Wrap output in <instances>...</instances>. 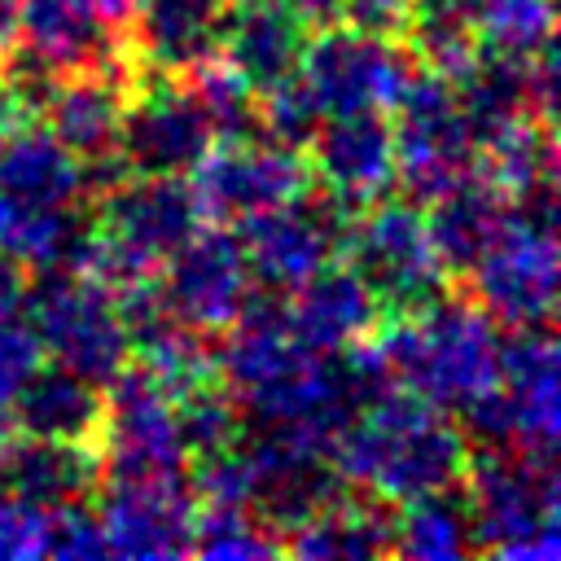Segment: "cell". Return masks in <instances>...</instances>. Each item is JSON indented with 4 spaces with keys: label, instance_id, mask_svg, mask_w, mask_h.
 <instances>
[{
    "label": "cell",
    "instance_id": "obj_1",
    "mask_svg": "<svg viewBox=\"0 0 561 561\" xmlns=\"http://www.w3.org/2000/svg\"><path fill=\"white\" fill-rule=\"evenodd\" d=\"M469 465V438L443 408L386 386L364 399L333 438V469L381 504H408L456 491Z\"/></svg>",
    "mask_w": 561,
    "mask_h": 561
},
{
    "label": "cell",
    "instance_id": "obj_2",
    "mask_svg": "<svg viewBox=\"0 0 561 561\" xmlns=\"http://www.w3.org/2000/svg\"><path fill=\"white\" fill-rule=\"evenodd\" d=\"M368 346L390 386L443 412H465L500 386V324L465 298L443 294L421 311L394 316L368 333Z\"/></svg>",
    "mask_w": 561,
    "mask_h": 561
},
{
    "label": "cell",
    "instance_id": "obj_3",
    "mask_svg": "<svg viewBox=\"0 0 561 561\" xmlns=\"http://www.w3.org/2000/svg\"><path fill=\"white\" fill-rule=\"evenodd\" d=\"M197 193L184 175H123L101 193L75 267L110 289L153 280V272L202 228Z\"/></svg>",
    "mask_w": 561,
    "mask_h": 561
},
{
    "label": "cell",
    "instance_id": "obj_4",
    "mask_svg": "<svg viewBox=\"0 0 561 561\" xmlns=\"http://www.w3.org/2000/svg\"><path fill=\"white\" fill-rule=\"evenodd\" d=\"M465 508L473 548L504 561H557V469L552 456L491 447L465 465Z\"/></svg>",
    "mask_w": 561,
    "mask_h": 561
},
{
    "label": "cell",
    "instance_id": "obj_5",
    "mask_svg": "<svg viewBox=\"0 0 561 561\" xmlns=\"http://www.w3.org/2000/svg\"><path fill=\"white\" fill-rule=\"evenodd\" d=\"M473 302L508 329H539L557 316V188H535L508 202L491 245L465 272Z\"/></svg>",
    "mask_w": 561,
    "mask_h": 561
},
{
    "label": "cell",
    "instance_id": "obj_6",
    "mask_svg": "<svg viewBox=\"0 0 561 561\" xmlns=\"http://www.w3.org/2000/svg\"><path fill=\"white\" fill-rule=\"evenodd\" d=\"M31 333L39 337V351L53 355L61 368L110 386L127 359L131 337L118 307V289L96 280L83 267H48L35 289H26Z\"/></svg>",
    "mask_w": 561,
    "mask_h": 561
},
{
    "label": "cell",
    "instance_id": "obj_7",
    "mask_svg": "<svg viewBox=\"0 0 561 561\" xmlns=\"http://www.w3.org/2000/svg\"><path fill=\"white\" fill-rule=\"evenodd\" d=\"M390 110L394 184H403L412 202H434L456 180L478 171V140L451 79L430 66H416Z\"/></svg>",
    "mask_w": 561,
    "mask_h": 561
},
{
    "label": "cell",
    "instance_id": "obj_8",
    "mask_svg": "<svg viewBox=\"0 0 561 561\" xmlns=\"http://www.w3.org/2000/svg\"><path fill=\"white\" fill-rule=\"evenodd\" d=\"M342 250L386 316H408L447 294V267L412 202H373L346 224Z\"/></svg>",
    "mask_w": 561,
    "mask_h": 561
},
{
    "label": "cell",
    "instance_id": "obj_9",
    "mask_svg": "<svg viewBox=\"0 0 561 561\" xmlns=\"http://www.w3.org/2000/svg\"><path fill=\"white\" fill-rule=\"evenodd\" d=\"M465 425L486 447L557 456L561 403H557V342L548 324L513 329L500 359V386L473 408H465Z\"/></svg>",
    "mask_w": 561,
    "mask_h": 561
},
{
    "label": "cell",
    "instance_id": "obj_10",
    "mask_svg": "<svg viewBox=\"0 0 561 561\" xmlns=\"http://www.w3.org/2000/svg\"><path fill=\"white\" fill-rule=\"evenodd\" d=\"M96 469V482H175L188 469L175 399L140 368H123L105 386Z\"/></svg>",
    "mask_w": 561,
    "mask_h": 561
},
{
    "label": "cell",
    "instance_id": "obj_11",
    "mask_svg": "<svg viewBox=\"0 0 561 561\" xmlns=\"http://www.w3.org/2000/svg\"><path fill=\"white\" fill-rule=\"evenodd\" d=\"M237 456L250 482V508L285 539L298 522L320 513L337 495L333 438L294 425H259L250 438H237Z\"/></svg>",
    "mask_w": 561,
    "mask_h": 561
},
{
    "label": "cell",
    "instance_id": "obj_12",
    "mask_svg": "<svg viewBox=\"0 0 561 561\" xmlns=\"http://www.w3.org/2000/svg\"><path fill=\"white\" fill-rule=\"evenodd\" d=\"M188 184L197 193L206 224H245L272 206L311 193L316 175L311 162L289 145H276L267 136H228L202 153Z\"/></svg>",
    "mask_w": 561,
    "mask_h": 561
},
{
    "label": "cell",
    "instance_id": "obj_13",
    "mask_svg": "<svg viewBox=\"0 0 561 561\" xmlns=\"http://www.w3.org/2000/svg\"><path fill=\"white\" fill-rule=\"evenodd\" d=\"M416 57L403 53L386 35H368L355 26H329L307 35L298 57V75L329 114H386L403 92Z\"/></svg>",
    "mask_w": 561,
    "mask_h": 561
},
{
    "label": "cell",
    "instance_id": "obj_14",
    "mask_svg": "<svg viewBox=\"0 0 561 561\" xmlns=\"http://www.w3.org/2000/svg\"><path fill=\"white\" fill-rule=\"evenodd\" d=\"M158 302L167 316L188 324L193 333H224L241 307L250 302V263L228 224H202L162 267H158Z\"/></svg>",
    "mask_w": 561,
    "mask_h": 561
},
{
    "label": "cell",
    "instance_id": "obj_15",
    "mask_svg": "<svg viewBox=\"0 0 561 561\" xmlns=\"http://www.w3.org/2000/svg\"><path fill=\"white\" fill-rule=\"evenodd\" d=\"M210 145L215 127L202 114L188 83L153 75V83L127 92L114 145L127 175H188Z\"/></svg>",
    "mask_w": 561,
    "mask_h": 561
},
{
    "label": "cell",
    "instance_id": "obj_16",
    "mask_svg": "<svg viewBox=\"0 0 561 561\" xmlns=\"http://www.w3.org/2000/svg\"><path fill=\"white\" fill-rule=\"evenodd\" d=\"M342 241H346L342 206L333 197L311 202V193L241 224V250H245L250 276L263 280L272 294L298 289L307 276L329 267L337 259Z\"/></svg>",
    "mask_w": 561,
    "mask_h": 561
},
{
    "label": "cell",
    "instance_id": "obj_17",
    "mask_svg": "<svg viewBox=\"0 0 561 561\" xmlns=\"http://www.w3.org/2000/svg\"><path fill=\"white\" fill-rule=\"evenodd\" d=\"M127 92H131V61L110 57L101 66L48 75L31 110L44 114V127L70 153H79L83 162H101L114 158Z\"/></svg>",
    "mask_w": 561,
    "mask_h": 561
},
{
    "label": "cell",
    "instance_id": "obj_18",
    "mask_svg": "<svg viewBox=\"0 0 561 561\" xmlns=\"http://www.w3.org/2000/svg\"><path fill=\"white\" fill-rule=\"evenodd\" d=\"M307 145L311 175L342 210H364L394 188V136L386 114H329Z\"/></svg>",
    "mask_w": 561,
    "mask_h": 561
},
{
    "label": "cell",
    "instance_id": "obj_19",
    "mask_svg": "<svg viewBox=\"0 0 561 561\" xmlns=\"http://www.w3.org/2000/svg\"><path fill=\"white\" fill-rule=\"evenodd\" d=\"M193 495L175 482H105L96 522L110 557H184L193 543Z\"/></svg>",
    "mask_w": 561,
    "mask_h": 561
},
{
    "label": "cell",
    "instance_id": "obj_20",
    "mask_svg": "<svg viewBox=\"0 0 561 561\" xmlns=\"http://www.w3.org/2000/svg\"><path fill=\"white\" fill-rule=\"evenodd\" d=\"M88 193V162L44 123H13L0 136V202L26 210H66Z\"/></svg>",
    "mask_w": 561,
    "mask_h": 561
},
{
    "label": "cell",
    "instance_id": "obj_21",
    "mask_svg": "<svg viewBox=\"0 0 561 561\" xmlns=\"http://www.w3.org/2000/svg\"><path fill=\"white\" fill-rule=\"evenodd\" d=\"M285 316L302 346H311L320 355H337L377 329L381 307H377L373 289L364 285V276L351 263L333 259L329 267H320L316 276H307L294 289V302L285 307Z\"/></svg>",
    "mask_w": 561,
    "mask_h": 561
},
{
    "label": "cell",
    "instance_id": "obj_22",
    "mask_svg": "<svg viewBox=\"0 0 561 561\" xmlns=\"http://www.w3.org/2000/svg\"><path fill=\"white\" fill-rule=\"evenodd\" d=\"M224 0H136L131 9V66L180 79L210 53L224 35Z\"/></svg>",
    "mask_w": 561,
    "mask_h": 561
},
{
    "label": "cell",
    "instance_id": "obj_23",
    "mask_svg": "<svg viewBox=\"0 0 561 561\" xmlns=\"http://www.w3.org/2000/svg\"><path fill=\"white\" fill-rule=\"evenodd\" d=\"M307 35L311 26L298 18L289 0H237L232 9H224L219 53L241 70V79L254 92H263L298 70Z\"/></svg>",
    "mask_w": 561,
    "mask_h": 561
},
{
    "label": "cell",
    "instance_id": "obj_24",
    "mask_svg": "<svg viewBox=\"0 0 561 561\" xmlns=\"http://www.w3.org/2000/svg\"><path fill=\"white\" fill-rule=\"evenodd\" d=\"M9 421L22 438L61 443V447H96L105 416V386L70 373V368H35L31 381L9 403Z\"/></svg>",
    "mask_w": 561,
    "mask_h": 561
},
{
    "label": "cell",
    "instance_id": "obj_25",
    "mask_svg": "<svg viewBox=\"0 0 561 561\" xmlns=\"http://www.w3.org/2000/svg\"><path fill=\"white\" fill-rule=\"evenodd\" d=\"M18 53L48 75L101 66L114 57V26L96 0H22Z\"/></svg>",
    "mask_w": 561,
    "mask_h": 561
},
{
    "label": "cell",
    "instance_id": "obj_26",
    "mask_svg": "<svg viewBox=\"0 0 561 561\" xmlns=\"http://www.w3.org/2000/svg\"><path fill=\"white\" fill-rule=\"evenodd\" d=\"M390 530H394V517L386 513L381 500L364 491L355 500L333 495L320 513H311L280 539V552L307 557V561H364V557L390 552Z\"/></svg>",
    "mask_w": 561,
    "mask_h": 561
},
{
    "label": "cell",
    "instance_id": "obj_27",
    "mask_svg": "<svg viewBox=\"0 0 561 561\" xmlns=\"http://www.w3.org/2000/svg\"><path fill=\"white\" fill-rule=\"evenodd\" d=\"M425 206H430L425 228L447 272H469L508 215V197L482 171H469L465 180H456L447 193H438Z\"/></svg>",
    "mask_w": 561,
    "mask_h": 561
},
{
    "label": "cell",
    "instance_id": "obj_28",
    "mask_svg": "<svg viewBox=\"0 0 561 561\" xmlns=\"http://www.w3.org/2000/svg\"><path fill=\"white\" fill-rule=\"evenodd\" d=\"M96 447H61L18 434L0 456V486L44 508L79 500L96 482Z\"/></svg>",
    "mask_w": 561,
    "mask_h": 561
},
{
    "label": "cell",
    "instance_id": "obj_29",
    "mask_svg": "<svg viewBox=\"0 0 561 561\" xmlns=\"http://www.w3.org/2000/svg\"><path fill=\"white\" fill-rule=\"evenodd\" d=\"M403 513L394 517L390 530V552L394 557H412V561H460L473 548V526H469V508L456 491H434L421 500L399 504Z\"/></svg>",
    "mask_w": 561,
    "mask_h": 561
},
{
    "label": "cell",
    "instance_id": "obj_30",
    "mask_svg": "<svg viewBox=\"0 0 561 561\" xmlns=\"http://www.w3.org/2000/svg\"><path fill=\"white\" fill-rule=\"evenodd\" d=\"M469 26L482 53L504 61H530L535 53L552 48L557 9L552 0H478Z\"/></svg>",
    "mask_w": 561,
    "mask_h": 561
},
{
    "label": "cell",
    "instance_id": "obj_31",
    "mask_svg": "<svg viewBox=\"0 0 561 561\" xmlns=\"http://www.w3.org/2000/svg\"><path fill=\"white\" fill-rule=\"evenodd\" d=\"M188 552L210 561H259L280 557V535L245 504H202V513H193Z\"/></svg>",
    "mask_w": 561,
    "mask_h": 561
},
{
    "label": "cell",
    "instance_id": "obj_32",
    "mask_svg": "<svg viewBox=\"0 0 561 561\" xmlns=\"http://www.w3.org/2000/svg\"><path fill=\"white\" fill-rule=\"evenodd\" d=\"M180 79L188 83V92L197 96L202 114L210 118L215 140L245 136L254 127V88L241 79V70L224 53H210L206 61H197L193 70H184Z\"/></svg>",
    "mask_w": 561,
    "mask_h": 561
},
{
    "label": "cell",
    "instance_id": "obj_33",
    "mask_svg": "<svg viewBox=\"0 0 561 561\" xmlns=\"http://www.w3.org/2000/svg\"><path fill=\"white\" fill-rule=\"evenodd\" d=\"M175 416H180V434H184V447H188L193 460L228 451L241 438L237 399L215 377L193 386V390H184V394H175Z\"/></svg>",
    "mask_w": 561,
    "mask_h": 561
},
{
    "label": "cell",
    "instance_id": "obj_34",
    "mask_svg": "<svg viewBox=\"0 0 561 561\" xmlns=\"http://www.w3.org/2000/svg\"><path fill=\"white\" fill-rule=\"evenodd\" d=\"M324 110L320 101L311 96V88L302 83V75H285L276 79L272 88L254 92V127H263L267 140L276 145H289V149H302L311 140V131L320 127Z\"/></svg>",
    "mask_w": 561,
    "mask_h": 561
},
{
    "label": "cell",
    "instance_id": "obj_35",
    "mask_svg": "<svg viewBox=\"0 0 561 561\" xmlns=\"http://www.w3.org/2000/svg\"><path fill=\"white\" fill-rule=\"evenodd\" d=\"M48 522H53V508L31 504L9 486H0V561L48 557Z\"/></svg>",
    "mask_w": 561,
    "mask_h": 561
},
{
    "label": "cell",
    "instance_id": "obj_36",
    "mask_svg": "<svg viewBox=\"0 0 561 561\" xmlns=\"http://www.w3.org/2000/svg\"><path fill=\"white\" fill-rule=\"evenodd\" d=\"M44 364L39 337L31 333V324L0 320V412H9V403L18 399V390L31 381V373Z\"/></svg>",
    "mask_w": 561,
    "mask_h": 561
},
{
    "label": "cell",
    "instance_id": "obj_37",
    "mask_svg": "<svg viewBox=\"0 0 561 561\" xmlns=\"http://www.w3.org/2000/svg\"><path fill=\"white\" fill-rule=\"evenodd\" d=\"M48 557H66V561L105 557V539H101L96 513L83 508L79 500L57 504V508H53V522H48Z\"/></svg>",
    "mask_w": 561,
    "mask_h": 561
},
{
    "label": "cell",
    "instance_id": "obj_38",
    "mask_svg": "<svg viewBox=\"0 0 561 561\" xmlns=\"http://www.w3.org/2000/svg\"><path fill=\"white\" fill-rule=\"evenodd\" d=\"M412 13H416V0H342L337 18H346V26H355V31L399 39V35H408Z\"/></svg>",
    "mask_w": 561,
    "mask_h": 561
},
{
    "label": "cell",
    "instance_id": "obj_39",
    "mask_svg": "<svg viewBox=\"0 0 561 561\" xmlns=\"http://www.w3.org/2000/svg\"><path fill=\"white\" fill-rule=\"evenodd\" d=\"M26 272H22V263L9 254V250H0V320H13L18 311H22V302H26Z\"/></svg>",
    "mask_w": 561,
    "mask_h": 561
},
{
    "label": "cell",
    "instance_id": "obj_40",
    "mask_svg": "<svg viewBox=\"0 0 561 561\" xmlns=\"http://www.w3.org/2000/svg\"><path fill=\"white\" fill-rule=\"evenodd\" d=\"M22 44V0H0V66Z\"/></svg>",
    "mask_w": 561,
    "mask_h": 561
},
{
    "label": "cell",
    "instance_id": "obj_41",
    "mask_svg": "<svg viewBox=\"0 0 561 561\" xmlns=\"http://www.w3.org/2000/svg\"><path fill=\"white\" fill-rule=\"evenodd\" d=\"M478 0H416V13L412 18H456V22H469Z\"/></svg>",
    "mask_w": 561,
    "mask_h": 561
},
{
    "label": "cell",
    "instance_id": "obj_42",
    "mask_svg": "<svg viewBox=\"0 0 561 561\" xmlns=\"http://www.w3.org/2000/svg\"><path fill=\"white\" fill-rule=\"evenodd\" d=\"M289 4L298 9V18L307 26H324V22H333L342 13V0H289Z\"/></svg>",
    "mask_w": 561,
    "mask_h": 561
},
{
    "label": "cell",
    "instance_id": "obj_43",
    "mask_svg": "<svg viewBox=\"0 0 561 561\" xmlns=\"http://www.w3.org/2000/svg\"><path fill=\"white\" fill-rule=\"evenodd\" d=\"M18 118H22V105H18L13 88H9L4 79H0V136H4V131H9V127H13Z\"/></svg>",
    "mask_w": 561,
    "mask_h": 561
},
{
    "label": "cell",
    "instance_id": "obj_44",
    "mask_svg": "<svg viewBox=\"0 0 561 561\" xmlns=\"http://www.w3.org/2000/svg\"><path fill=\"white\" fill-rule=\"evenodd\" d=\"M101 4V13H105V22L118 31V26H127V18H131V9H136V0H96Z\"/></svg>",
    "mask_w": 561,
    "mask_h": 561
}]
</instances>
